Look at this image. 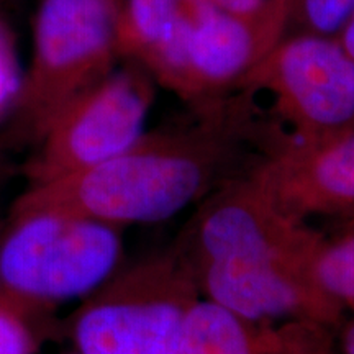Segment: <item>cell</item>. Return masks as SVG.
I'll list each match as a JSON object with an SVG mask.
<instances>
[{
  "mask_svg": "<svg viewBox=\"0 0 354 354\" xmlns=\"http://www.w3.org/2000/svg\"><path fill=\"white\" fill-rule=\"evenodd\" d=\"M196 107V118L145 133L125 153L74 174L33 184L13 216L55 214L122 227L158 223L250 174L261 145L253 91Z\"/></svg>",
  "mask_w": 354,
  "mask_h": 354,
  "instance_id": "1",
  "label": "cell"
},
{
  "mask_svg": "<svg viewBox=\"0 0 354 354\" xmlns=\"http://www.w3.org/2000/svg\"><path fill=\"white\" fill-rule=\"evenodd\" d=\"M322 240L279 209L250 172L201 201L172 251L205 299L251 322H305L322 307L313 281Z\"/></svg>",
  "mask_w": 354,
  "mask_h": 354,
  "instance_id": "2",
  "label": "cell"
},
{
  "mask_svg": "<svg viewBox=\"0 0 354 354\" xmlns=\"http://www.w3.org/2000/svg\"><path fill=\"white\" fill-rule=\"evenodd\" d=\"M117 53L194 109L230 95L266 55L246 25L207 0H122Z\"/></svg>",
  "mask_w": 354,
  "mask_h": 354,
  "instance_id": "3",
  "label": "cell"
},
{
  "mask_svg": "<svg viewBox=\"0 0 354 354\" xmlns=\"http://www.w3.org/2000/svg\"><path fill=\"white\" fill-rule=\"evenodd\" d=\"M122 0H43L33 59L13 110L26 135L41 140L56 115L112 73Z\"/></svg>",
  "mask_w": 354,
  "mask_h": 354,
  "instance_id": "4",
  "label": "cell"
},
{
  "mask_svg": "<svg viewBox=\"0 0 354 354\" xmlns=\"http://www.w3.org/2000/svg\"><path fill=\"white\" fill-rule=\"evenodd\" d=\"M118 227L55 214L13 216L0 245V290L26 307L84 297L113 276Z\"/></svg>",
  "mask_w": 354,
  "mask_h": 354,
  "instance_id": "5",
  "label": "cell"
},
{
  "mask_svg": "<svg viewBox=\"0 0 354 354\" xmlns=\"http://www.w3.org/2000/svg\"><path fill=\"white\" fill-rule=\"evenodd\" d=\"M201 297L174 251L145 261L92 292L74 318L81 354H176L180 325Z\"/></svg>",
  "mask_w": 354,
  "mask_h": 354,
  "instance_id": "6",
  "label": "cell"
},
{
  "mask_svg": "<svg viewBox=\"0 0 354 354\" xmlns=\"http://www.w3.org/2000/svg\"><path fill=\"white\" fill-rule=\"evenodd\" d=\"M238 88L268 92L297 143H317L354 128V59L336 37L282 38Z\"/></svg>",
  "mask_w": 354,
  "mask_h": 354,
  "instance_id": "7",
  "label": "cell"
},
{
  "mask_svg": "<svg viewBox=\"0 0 354 354\" xmlns=\"http://www.w3.org/2000/svg\"><path fill=\"white\" fill-rule=\"evenodd\" d=\"M154 91L138 66L110 73L56 115L30 176L46 183L125 153L145 135Z\"/></svg>",
  "mask_w": 354,
  "mask_h": 354,
  "instance_id": "8",
  "label": "cell"
},
{
  "mask_svg": "<svg viewBox=\"0 0 354 354\" xmlns=\"http://www.w3.org/2000/svg\"><path fill=\"white\" fill-rule=\"evenodd\" d=\"M292 218L354 216V128L317 143L281 145L251 171Z\"/></svg>",
  "mask_w": 354,
  "mask_h": 354,
  "instance_id": "9",
  "label": "cell"
},
{
  "mask_svg": "<svg viewBox=\"0 0 354 354\" xmlns=\"http://www.w3.org/2000/svg\"><path fill=\"white\" fill-rule=\"evenodd\" d=\"M284 335L266 330L209 299L185 312L176 354H282Z\"/></svg>",
  "mask_w": 354,
  "mask_h": 354,
  "instance_id": "10",
  "label": "cell"
},
{
  "mask_svg": "<svg viewBox=\"0 0 354 354\" xmlns=\"http://www.w3.org/2000/svg\"><path fill=\"white\" fill-rule=\"evenodd\" d=\"M313 281L336 308L354 312V216L335 236H323L313 261Z\"/></svg>",
  "mask_w": 354,
  "mask_h": 354,
  "instance_id": "11",
  "label": "cell"
},
{
  "mask_svg": "<svg viewBox=\"0 0 354 354\" xmlns=\"http://www.w3.org/2000/svg\"><path fill=\"white\" fill-rule=\"evenodd\" d=\"M216 10L246 25L266 55L284 38L289 26V0H207Z\"/></svg>",
  "mask_w": 354,
  "mask_h": 354,
  "instance_id": "12",
  "label": "cell"
},
{
  "mask_svg": "<svg viewBox=\"0 0 354 354\" xmlns=\"http://www.w3.org/2000/svg\"><path fill=\"white\" fill-rule=\"evenodd\" d=\"M354 10V0H289V26L295 35L338 37Z\"/></svg>",
  "mask_w": 354,
  "mask_h": 354,
  "instance_id": "13",
  "label": "cell"
},
{
  "mask_svg": "<svg viewBox=\"0 0 354 354\" xmlns=\"http://www.w3.org/2000/svg\"><path fill=\"white\" fill-rule=\"evenodd\" d=\"M30 307L0 290V354H33L37 349L28 322Z\"/></svg>",
  "mask_w": 354,
  "mask_h": 354,
  "instance_id": "14",
  "label": "cell"
},
{
  "mask_svg": "<svg viewBox=\"0 0 354 354\" xmlns=\"http://www.w3.org/2000/svg\"><path fill=\"white\" fill-rule=\"evenodd\" d=\"M21 74L13 39L0 24V115L13 107L21 87Z\"/></svg>",
  "mask_w": 354,
  "mask_h": 354,
  "instance_id": "15",
  "label": "cell"
},
{
  "mask_svg": "<svg viewBox=\"0 0 354 354\" xmlns=\"http://www.w3.org/2000/svg\"><path fill=\"white\" fill-rule=\"evenodd\" d=\"M325 326H317L312 333V339L308 343V349H305V343H304V335L302 333H295V331H289L287 330L286 335V353L287 354H335L333 351H330L325 344L318 343L320 342V331Z\"/></svg>",
  "mask_w": 354,
  "mask_h": 354,
  "instance_id": "16",
  "label": "cell"
},
{
  "mask_svg": "<svg viewBox=\"0 0 354 354\" xmlns=\"http://www.w3.org/2000/svg\"><path fill=\"white\" fill-rule=\"evenodd\" d=\"M338 354H354V317L342 325Z\"/></svg>",
  "mask_w": 354,
  "mask_h": 354,
  "instance_id": "17",
  "label": "cell"
},
{
  "mask_svg": "<svg viewBox=\"0 0 354 354\" xmlns=\"http://www.w3.org/2000/svg\"><path fill=\"white\" fill-rule=\"evenodd\" d=\"M336 38L339 39V43L343 44V48L346 50L348 55L354 59V10L351 15H349L348 21L344 24L342 32L338 33V37Z\"/></svg>",
  "mask_w": 354,
  "mask_h": 354,
  "instance_id": "18",
  "label": "cell"
},
{
  "mask_svg": "<svg viewBox=\"0 0 354 354\" xmlns=\"http://www.w3.org/2000/svg\"><path fill=\"white\" fill-rule=\"evenodd\" d=\"M3 2H7V0H0V6H2V3H3Z\"/></svg>",
  "mask_w": 354,
  "mask_h": 354,
  "instance_id": "19",
  "label": "cell"
},
{
  "mask_svg": "<svg viewBox=\"0 0 354 354\" xmlns=\"http://www.w3.org/2000/svg\"><path fill=\"white\" fill-rule=\"evenodd\" d=\"M73 354H81V353H79V351H76V353H73Z\"/></svg>",
  "mask_w": 354,
  "mask_h": 354,
  "instance_id": "20",
  "label": "cell"
},
{
  "mask_svg": "<svg viewBox=\"0 0 354 354\" xmlns=\"http://www.w3.org/2000/svg\"><path fill=\"white\" fill-rule=\"evenodd\" d=\"M282 354H287V353H282Z\"/></svg>",
  "mask_w": 354,
  "mask_h": 354,
  "instance_id": "21",
  "label": "cell"
}]
</instances>
